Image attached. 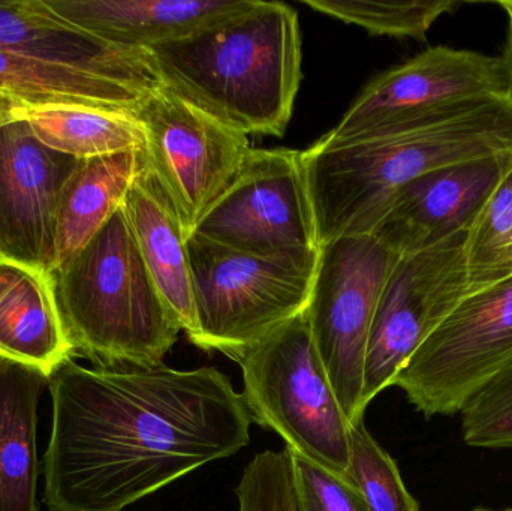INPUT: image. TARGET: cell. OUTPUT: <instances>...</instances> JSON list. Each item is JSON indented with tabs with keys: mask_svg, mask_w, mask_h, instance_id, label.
Here are the masks:
<instances>
[{
	"mask_svg": "<svg viewBox=\"0 0 512 511\" xmlns=\"http://www.w3.org/2000/svg\"><path fill=\"white\" fill-rule=\"evenodd\" d=\"M11 105L0 113V258L53 275L60 206L80 159L45 146Z\"/></svg>",
	"mask_w": 512,
	"mask_h": 511,
	"instance_id": "4fadbf2b",
	"label": "cell"
},
{
	"mask_svg": "<svg viewBox=\"0 0 512 511\" xmlns=\"http://www.w3.org/2000/svg\"><path fill=\"white\" fill-rule=\"evenodd\" d=\"M197 332L192 344L240 362L309 305L319 251L254 255L189 236Z\"/></svg>",
	"mask_w": 512,
	"mask_h": 511,
	"instance_id": "5b68a950",
	"label": "cell"
},
{
	"mask_svg": "<svg viewBox=\"0 0 512 511\" xmlns=\"http://www.w3.org/2000/svg\"><path fill=\"white\" fill-rule=\"evenodd\" d=\"M192 234L245 254L319 251L300 150L251 149Z\"/></svg>",
	"mask_w": 512,
	"mask_h": 511,
	"instance_id": "9c48e42d",
	"label": "cell"
},
{
	"mask_svg": "<svg viewBox=\"0 0 512 511\" xmlns=\"http://www.w3.org/2000/svg\"><path fill=\"white\" fill-rule=\"evenodd\" d=\"M57 20L111 44L152 50L248 9L254 0H38Z\"/></svg>",
	"mask_w": 512,
	"mask_h": 511,
	"instance_id": "2e32d148",
	"label": "cell"
},
{
	"mask_svg": "<svg viewBox=\"0 0 512 511\" xmlns=\"http://www.w3.org/2000/svg\"><path fill=\"white\" fill-rule=\"evenodd\" d=\"M146 134V158L186 231L230 188L251 152L248 135L161 87L135 114Z\"/></svg>",
	"mask_w": 512,
	"mask_h": 511,
	"instance_id": "8fae6325",
	"label": "cell"
},
{
	"mask_svg": "<svg viewBox=\"0 0 512 511\" xmlns=\"http://www.w3.org/2000/svg\"><path fill=\"white\" fill-rule=\"evenodd\" d=\"M496 5L501 6L507 14V36H505L504 50H502L499 57L504 63L508 81V95L512 98V0H499Z\"/></svg>",
	"mask_w": 512,
	"mask_h": 511,
	"instance_id": "83f0119b",
	"label": "cell"
},
{
	"mask_svg": "<svg viewBox=\"0 0 512 511\" xmlns=\"http://www.w3.org/2000/svg\"><path fill=\"white\" fill-rule=\"evenodd\" d=\"M504 95L508 81L501 57L438 45L376 75L322 138L363 137Z\"/></svg>",
	"mask_w": 512,
	"mask_h": 511,
	"instance_id": "7c38bea8",
	"label": "cell"
},
{
	"mask_svg": "<svg viewBox=\"0 0 512 511\" xmlns=\"http://www.w3.org/2000/svg\"><path fill=\"white\" fill-rule=\"evenodd\" d=\"M462 437L478 449H512V363L463 408Z\"/></svg>",
	"mask_w": 512,
	"mask_h": 511,
	"instance_id": "484cf974",
	"label": "cell"
},
{
	"mask_svg": "<svg viewBox=\"0 0 512 511\" xmlns=\"http://www.w3.org/2000/svg\"><path fill=\"white\" fill-rule=\"evenodd\" d=\"M400 255L372 234L337 237L319 249L306 309L310 333L349 422L364 419V362L385 282Z\"/></svg>",
	"mask_w": 512,
	"mask_h": 511,
	"instance_id": "52a82bcc",
	"label": "cell"
},
{
	"mask_svg": "<svg viewBox=\"0 0 512 511\" xmlns=\"http://www.w3.org/2000/svg\"><path fill=\"white\" fill-rule=\"evenodd\" d=\"M74 354L53 275L0 258V360L50 378Z\"/></svg>",
	"mask_w": 512,
	"mask_h": 511,
	"instance_id": "ac0fdd59",
	"label": "cell"
},
{
	"mask_svg": "<svg viewBox=\"0 0 512 511\" xmlns=\"http://www.w3.org/2000/svg\"><path fill=\"white\" fill-rule=\"evenodd\" d=\"M469 291L512 276V168L490 195L465 236Z\"/></svg>",
	"mask_w": 512,
	"mask_h": 511,
	"instance_id": "603a6c76",
	"label": "cell"
},
{
	"mask_svg": "<svg viewBox=\"0 0 512 511\" xmlns=\"http://www.w3.org/2000/svg\"><path fill=\"white\" fill-rule=\"evenodd\" d=\"M122 210L159 294L191 341L197 323L189 234L147 158L126 192Z\"/></svg>",
	"mask_w": 512,
	"mask_h": 511,
	"instance_id": "e0dca14e",
	"label": "cell"
},
{
	"mask_svg": "<svg viewBox=\"0 0 512 511\" xmlns=\"http://www.w3.org/2000/svg\"><path fill=\"white\" fill-rule=\"evenodd\" d=\"M50 378L0 360V511H39L38 405Z\"/></svg>",
	"mask_w": 512,
	"mask_h": 511,
	"instance_id": "d6986e66",
	"label": "cell"
},
{
	"mask_svg": "<svg viewBox=\"0 0 512 511\" xmlns=\"http://www.w3.org/2000/svg\"><path fill=\"white\" fill-rule=\"evenodd\" d=\"M239 363L252 422L276 432L291 452L354 483L352 425L316 350L306 311L246 351Z\"/></svg>",
	"mask_w": 512,
	"mask_h": 511,
	"instance_id": "8992f818",
	"label": "cell"
},
{
	"mask_svg": "<svg viewBox=\"0 0 512 511\" xmlns=\"http://www.w3.org/2000/svg\"><path fill=\"white\" fill-rule=\"evenodd\" d=\"M6 102L12 101H9V99H6L5 96L0 95V104H6Z\"/></svg>",
	"mask_w": 512,
	"mask_h": 511,
	"instance_id": "4dcf8cb0",
	"label": "cell"
},
{
	"mask_svg": "<svg viewBox=\"0 0 512 511\" xmlns=\"http://www.w3.org/2000/svg\"><path fill=\"white\" fill-rule=\"evenodd\" d=\"M286 450L291 455L297 511H367L357 485Z\"/></svg>",
	"mask_w": 512,
	"mask_h": 511,
	"instance_id": "4316f807",
	"label": "cell"
},
{
	"mask_svg": "<svg viewBox=\"0 0 512 511\" xmlns=\"http://www.w3.org/2000/svg\"><path fill=\"white\" fill-rule=\"evenodd\" d=\"M11 111L45 146L80 161L146 150V134L134 114L84 105L12 104Z\"/></svg>",
	"mask_w": 512,
	"mask_h": 511,
	"instance_id": "7402d4cb",
	"label": "cell"
},
{
	"mask_svg": "<svg viewBox=\"0 0 512 511\" xmlns=\"http://www.w3.org/2000/svg\"><path fill=\"white\" fill-rule=\"evenodd\" d=\"M75 354L98 368H152L180 329L141 257L122 207L53 273Z\"/></svg>",
	"mask_w": 512,
	"mask_h": 511,
	"instance_id": "277c9868",
	"label": "cell"
},
{
	"mask_svg": "<svg viewBox=\"0 0 512 511\" xmlns=\"http://www.w3.org/2000/svg\"><path fill=\"white\" fill-rule=\"evenodd\" d=\"M512 363V276L469 294L415 351L393 386L426 419L462 413Z\"/></svg>",
	"mask_w": 512,
	"mask_h": 511,
	"instance_id": "ba28073f",
	"label": "cell"
},
{
	"mask_svg": "<svg viewBox=\"0 0 512 511\" xmlns=\"http://www.w3.org/2000/svg\"><path fill=\"white\" fill-rule=\"evenodd\" d=\"M511 168L505 153L423 174L397 192L370 234L402 257L466 233Z\"/></svg>",
	"mask_w": 512,
	"mask_h": 511,
	"instance_id": "5bb4252c",
	"label": "cell"
},
{
	"mask_svg": "<svg viewBox=\"0 0 512 511\" xmlns=\"http://www.w3.org/2000/svg\"><path fill=\"white\" fill-rule=\"evenodd\" d=\"M162 83L245 135L283 137L301 83L297 12L254 0L240 14L149 50Z\"/></svg>",
	"mask_w": 512,
	"mask_h": 511,
	"instance_id": "3957f363",
	"label": "cell"
},
{
	"mask_svg": "<svg viewBox=\"0 0 512 511\" xmlns=\"http://www.w3.org/2000/svg\"><path fill=\"white\" fill-rule=\"evenodd\" d=\"M512 153V98L484 99L301 152L319 245L370 234L397 192L448 165Z\"/></svg>",
	"mask_w": 512,
	"mask_h": 511,
	"instance_id": "7a4b0ae2",
	"label": "cell"
},
{
	"mask_svg": "<svg viewBox=\"0 0 512 511\" xmlns=\"http://www.w3.org/2000/svg\"><path fill=\"white\" fill-rule=\"evenodd\" d=\"M0 95L14 104L84 105L135 116L153 93L0 47Z\"/></svg>",
	"mask_w": 512,
	"mask_h": 511,
	"instance_id": "44dd1931",
	"label": "cell"
},
{
	"mask_svg": "<svg viewBox=\"0 0 512 511\" xmlns=\"http://www.w3.org/2000/svg\"><path fill=\"white\" fill-rule=\"evenodd\" d=\"M11 104H14V102H6V104H0V113H2V111H5L6 108H8Z\"/></svg>",
	"mask_w": 512,
	"mask_h": 511,
	"instance_id": "f546056e",
	"label": "cell"
},
{
	"mask_svg": "<svg viewBox=\"0 0 512 511\" xmlns=\"http://www.w3.org/2000/svg\"><path fill=\"white\" fill-rule=\"evenodd\" d=\"M351 476L367 511H420L390 453L372 437L364 419L351 423Z\"/></svg>",
	"mask_w": 512,
	"mask_h": 511,
	"instance_id": "d4e9b609",
	"label": "cell"
},
{
	"mask_svg": "<svg viewBox=\"0 0 512 511\" xmlns=\"http://www.w3.org/2000/svg\"><path fill=\"white\" fill-rule=\"evenodd\" d=\"M144 164V150L81 159L69 179L60 206L57 267L86 246L122 207L126 192Z\"/></svg>",
	"mask_w": 512,
	"mask_h": 511,
	"instance_id": "ffe728a7",
	"label": "cell"
},
{
	"mask_svg": "<svg viewBox=\"0 0 512 511\" xmlns=\"http://www.w3.org/2000/svg\"><path fill=\"white\" fill-rule=\"evenodd\" d=\"M0 47L146 93L164 87L149 50L111 44L75 29L44 11L38 0L0 3Z\"/></svg>",
	"mask_w": 512,
	"mask_h": 511,
	"instance_id": "9a60e30c",
	"label": "cell"
},
{
	"mask_svg": "<svg viewBox=\"0 0 512 511\" xmlns=\"http://www.w3.org/2000/svg\"><path fill=\"white\" fill-rule=\"evenodd\" d=\"M466 233L432 248L402 255L391 270L367 344L363 405L393 386L423 342L471 294Z\"/></svg>",
	"mask_w": 512,
	"mask_h": 511,
	"instance_id": "30bf717a",
	"label": "cell"
},
{
	"mask_svg": "<svg viewBox=\"0 0 512 511\" xmlns=\"http://www.w3.org/2000/svg\"><path fill=\"white\" fill-rule=\"evenodd\" d=\"M303 3L372 35L417 41H426L433 24L460 5L456 0H303Z\"/></svg>",
	"mask_w": 512,
	"mask_h": 511,
	"instance_id": "cb8c5ba5",
	"label": "cell"
},
{
	"mask_svg": "<svg viewBox=\"0 0 512 511\" xmlns=\"http://www.w3.org/2000/svg\"><path fill=\"white\" fill-rule=\"evenodd\" d=\"M472 511H512V509H489V507H477Z\"/></svg>",
	"mask_w": 512,
	"mask_h": 511,
	"instance_id": "f1b7e54d",
	"label": "cell"
},
{
	"mask_svg": "<svg viewBox=\"0 0 512 511\" xmlns=\"http://www.w3.org/2000/svg\"><path fill=\"white\" fill-rule=\"evenodd\" d=\"M48 390L50 511H123L251 444L245 399L212 366L86 368L69 360Z\"/></svg>",
	"mask_w": 512,
	"mask_h": 511,
	"instance_id": "6da1fadb",
	"label": "cell"
}]
</instances>
